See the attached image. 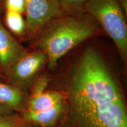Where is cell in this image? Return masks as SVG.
<instances>
[{"label":"cell","instance_id":"3","mask_svg":"<svg viewBox=\"0 0 127 127\" xmlns=\"http://www.w3.org/2000/svg\"><path fill=\"white\" fill-rule=\"evenodd\" d=\"M85 11L112 39L121 59L127 63V14L119 0H88Z\"/></svg>","mask_w":127,"mask_h":127},{"label":"cell","instance_id":"5","mask_svg":"<svg viewBox=\"0 0 127 127\" xmlns=\"http://www.w3.org/2000/svg\"><path fill=\"white\" fill-rule=\"evenodd\" d=\"M46 63L47 55L42 50L27 52L4 72L12 85L22 88L35 78Z\"/></svg>","mask_w":127,"mask_h":127},{"label":"cell","instance_id":"7","mask_svg":"<svg viewBox=\"0 0 127 127\" xmlns=\"http://www.w3.org/2000/svg\"><path fill=\"white\" fill-rule=\"evenodd\" d=\"M67 108L65 100L53 107L41 111H30L25 109L21 112V116L30 124H34L42 127L53 126L59 120Z\"/></svg>","mask_w":127,"mask_h":127},{"label":"cell","instance_id":"16","mask_svg":"<svg viewBox=\"0 0 127 127\" xmlns=\"http://www.w3.org/2000/svg\"><path fill=\"white\" fill-rule=\"evenodd\" d=\"M3 4H4V1H3V0H0V14L2 12Z\"/></svg>","mask_w":127,"mask_h":127},{"label":"cell","instance_id":"4","mask_svg":"<svg viewBox=\"0 0 127 127\" xmlns=\"http://www.w3.org/2000/svg\"><path fill=\"white\" fill-rule=\"evenodd\" d=\"M26 33L30 37L39 34L50 23L66 15L57 0H25Z\"/></svg>","mask_w":127,"mask_h":127},{"label":"cell","instance_id":"1","mask_svg":"<svg viewBox=\"0 0 127 127\" xmlns=\"http://www.w3.org/2000/svg\"><path fill=\"white\" fill-rule=\"evenodd\" d=\"M68 89L71 118L77 127H127L120 87L95 49L88 48L79 58Z\"/></svg>","mask_w":127,"mask_h":127},{"label":"cell","instance_id":"2","mask_svg":"<svg viewBox=\"0 0 127 127\" xmlns=\"http://www.w3.org/2000/svg\"><path fill=\"white\" fill-rule=\"evenodd\" d=\"M41 32L37 48L45 53L49 68H54L59 60L99 32L100 25L87 12L66 14L56 19Z\"/></svg>","mask_w":127,"mask_h":127},{"label":"cell","instance_id":"11","mask_svg":"<svg viewBox=\"0 0 127 127\" xmlns=\"http://www.w3.org/2000/svg\"><path fill=\"white\" fill-rule=\"evenodd\" d=\"M29 124L14 112L7 115L0 114V127H30Z\"/></svg>","mask_w":127,"mask_h":127},{"label":"cell","instance_id":"15","mask_svg":"<svg viewBox=\"0 0 127 127\" xmlns=\"http://www.w3.org/2000/svg\"><path fill=\"white\" fill-rule=\"evenodd\" d=\"M14 111L11 110L7 108L3 107V106L0 105V114H4V115H7V114H11L14 113Z\"/></svg>","mask_w":127,"mask_h":127},{"label":"cell","instance_id":"12","mask_svg":"<svg viewBox=\"0 0 127 127\" xmlns=\"http://www.w3.org/2000/svg\"><path fill=\"white\" fill-rule=\"evenodd\" d=\"M66 14L83 12L88 0H57Z\"/></svg>","mask_w":127,"mask_h":127},{"label":"cell","instance_id":"8","mask_svg":"<svg viewBox=\"0 0 127 127\" xmlns=\"http://www.w3.org/2000/svg\"><path fill=\"white\" fill-rule=\"evenodd\" d=\"M28 96L20 87L4 83L0 79V105L23 112L27 109Z\"/></svg>","mask_w":127,"mask_h":127},{"label":"cell","instance_id":"9","mask_svg":"<svg viewBox=\"0 0 127 127\" xmlns=\"http://www.w3.org/2000/svg\"><path fill=\"white\" fill-rule=\"evenodd\" d=\"M65 100V95L61 92L45 91L28 96L27 109L30 111H41L53 107Z\"/></svg>","mask_w":127,"mask_h":127},{"label":"cell","instance_id":"14","mask_svg":"<svg viewBox=\"0 0 127 127\" xmlns=\"http://www.w3.org/2000/svg\"><path fill=\"white\" fill-rule=\"evenodd\" d=\"M48 82L49 78L47 75H42L40 76L36 79L35 84L33 85L32 90L30 95H37L45 91Z\"/></svg>","mask_w":127,"mask_h":127},{"label":"cell","instance_id":"6","mask_svg":"<svg viewBox=\"0 0 127 127\" xmlns=\"http://www.w3.org/2000/svg\"><path fill=\"white\" fill-rule=\"evenodd\" d=\"M27 50L13 37L0 20V68L5 72Z\"/></svg>","mask_w":127,"mask_h":127},{"label":"cell","instance_id":"13","mask_svg":"<svg viewBox=\"0 0 127 127\" xmlns=\"http://www.w3.org/2000/svg\"><path fill=\"white\" fill-rule=\"evenodd\" d=\"M4 5L6 10L22 14L25 12V0H4Z\"/></svg>","mask_w":127,"mask_h":127},{"label":"cell","instance_id":"10","mask_svg":"<svg viewBox=\"0 0 127 127\" xmlns=\"http://www.w3.org/2000/svg\"><path fill=\"white\" fill-rule=\"evenodd\" d=\"M4 22L9 31L16 35L23 36L26 33V23L22 14L5 10Z\"/></svg>","mask_w":127,"mask_h":127}]
</instances>
